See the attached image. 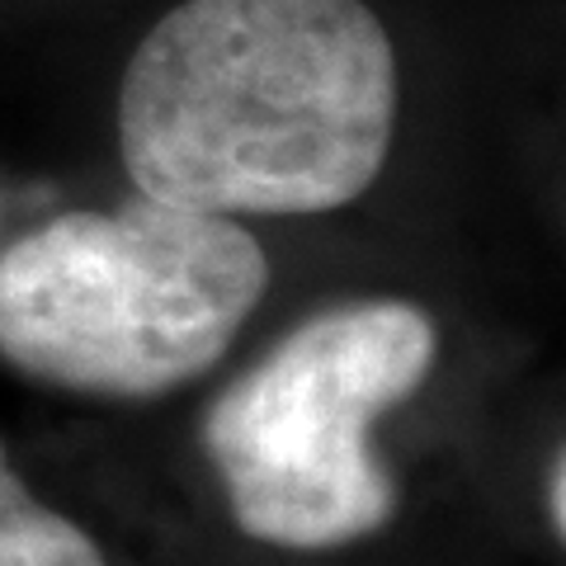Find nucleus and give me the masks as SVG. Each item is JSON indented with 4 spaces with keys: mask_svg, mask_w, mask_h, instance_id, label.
<instances>
[{
    "mask_svg": "<svg viewBox=\"0 0 566 566\" xmlns=\"http://www.w3.org/2000/svg\"><path fill=\"white\" fill-rule=\"evenodd\" d=\"M538 505H543L547 534H553V543L562 547V538H566V453H562V444L553 449V458H547V468H543Z\"/></svg>",
    "mask_w": 566,
    "mask_h": 566,
    "instance_id": "nucleus-5",
    "label": "nucleus"
},
{
    "mask_svg": "<svg viewBox=\"0 0 566 566\" xmlns=\"http://www.w3.org/2000/svg\"><path fill=\"white\" fill-rule=\"evenodd\" d=\"M397 52L368 0H180L123 71L137 193L218 218H312L382 175Z\"/></svg>",
    "mask_w": 566,
    "mask_h": 566,
    "instance_id": "nucleus-1",
    "label": "nucleus"
},
{
    "mask_svg": "<svg viewBox=\"0 0 566 566\" xmlns=\"http://www.w3.org/2000/svg\"><path fill=\"white\" fill-rule=\"evenodd\" d=\"M439 364V326L401 297L297 322L208 401L199 449L232 528L283 557H331L401 515L378 424Z\"/></svg>",
    "mask_w": 566,
    "mask_h": 566,
    "instance_id": "nucleus-3",
    "label": "nucleus"
},
{
    "mask_svg": "<svg viewBox=\"0 0 566 566\" xmlns=\"http://www.w3.org/2000/svg\"><path fill=\"white\" fill-rule=\"evenodd\" d=\"M264 289L241 218L147 193L62 212L0 251V359L57 392L151 401L212 374Z\"/></svg>",
    "mask_w": 566,
    "mask_h": 566,
    "instance_id": "nucleus-2",
    "label": "nucleus"
},
{
    "mask_svg": "<svg viewBox=\"0 0 566 566\" xmlns=\"http://www.w3.org/2000/svg\"><path fill=\"white\" fill-rule=\"evenodd\" d=\"M0 566H109V553L91 528L24 482L6 439H0Z\"/></svg>",
    "mask_w": 566,
    "mask_h": 566,
    "instance_id": "nucleus-4",
    "label": "nucleus"
}]
</instances>
